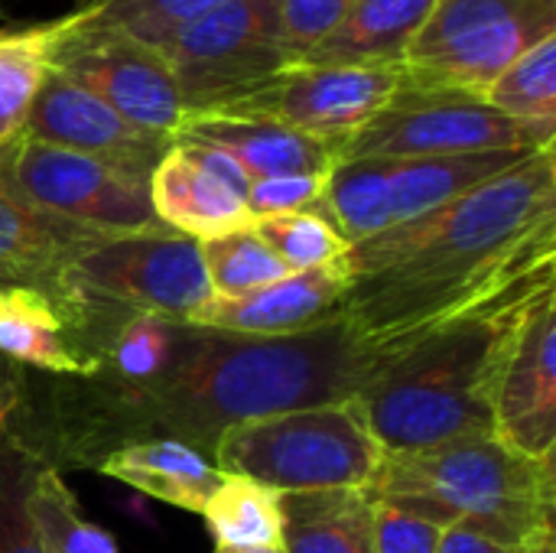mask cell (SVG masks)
<instances>
[{"label": "cell", "instance_id": "cell-1", "mask_svg": "<svg viewBox=\"0 0 556 553\" xmlns=\"http://www.w3.org/2000/svg\"><path fill=\"white\" fill-rule=\"evenodd\" d=\"M345 316L290 336H244L182 323L166 372L147 385L101 375L36 385L23 391L10 437L42 466H98L108 453L176 440L212 460L215 440L251 420L326 407L355 398L381 365Z\"/></svg>", "mask_w": 556, "mask_h": 553}, {"label": "cell", "instance_id": "cell-2", "mask_svg": "<svg viewBox=\"0 0 556 553\" xmlns=\"http://www.w3.org/2000/svg\"><path fill=\"white\" fill-rule=\"evenodd\" d=\"M342 316L381 355L525 284L554 277L556 156L534 150L466 196L345 254Z\"/></svg>", "mask_w": 556, "mask_h": 553}, {"label": "cell", "instance_id": "cell-3", "mask_svg": "<svg viewBox=\"0 0 556 553\" xmlns=\"http://www.w3.org/2000/svg\"><path fill=\"white\" fill-rule=\"evenodd\" d=\"M554 277L466 310L388 352L358 391L384 453H414L492 437V398L525 310Z\"/></svg>", "mask_w": 556, "mask_h": 553}, {"label": "cell", "instance_id": "cell-4", "mask_svg": "<svg viewBox=\"0 0 556 553\" xmlns=\"http://www.w3.org/2000/svg\"><path fill=\"white\" fill-rule=\"evenodd\" d=\"M368 492L440 528H469L515 551L554 531V460H528L498 437L384 453Z\"/></svg>", "mask_w": 556, "mask_h": 553}, {"label": "cell", "instance_id": "cell-5", "mask_svg": "<svg viewBox=\"0 0 556 553\" xmlns=\"http://www.w3.org/2000/svg\"><path fill=\"white\" fill-rule=\"evenodd\" d=\"M384 447L355 398L290 411L225 430L212 447V463L225 476H241L280 495L368 489Z\"/></svg>", "mask_w": 556, "mask_h": 553}, {"label": "cell", "instance_id": "cell-6", "mask_svg": "<svg viewBox=\"0 0 556 553\" xmlns=\"http://www.w3.org/2000/svg\"><path fill=\"white\" fill-rule=\"evenodd\" d=\"M212 300L199 241L169 228L94 238L62 274L49 300L65 319L91 310L104 316L153 313L189 323Z\"/></svg>", "mask_w": 556, "mask_h": 553}, {"label": "cell", "instance_id": "cell-7", "mask_svg": "<svg viewBox=\"0 0 556 553\" xmlns=\"http://www.w3.org/2000/svg\"><path fill=\"white\" fill-rule=\"evenodd\" d=\"M280 10L283 0H225L160 46L186 117L225 111L300 62L287 46Z\"/></svg>", "mask_w": 556, "mask_h": 553}, {"label": "cell", "instance_id": "cell-8", "mask_svg": "<svg viewBox=\"0 0 556 553\" xmlns=\"http://www.w3.org/2000/svg\"><path fill=\"white\" fill-rule=\"evenodd\" d=\"M556 33V0H437L404 55L417 88L482 98L531 46Z\"/></svg>", "mask_w": 556, "mask_h": 553}, {"label": "cell", "instance_id": "cell-9", "mask_svg": "<svg viewBox=\"0 0 556 553\" xmlns=\"http://www.w3.org/2000/svg\"><path fill=\"white\" fill-rule=\"evenodd\" d=\"M556 130L521 124L485 98L404 81L394 101L342 150V160H410L554 147Z\"/></svg>", "mask_w": 556, "mask_h": 553}, {"label": "cell", "instance_id": "cell-10", "mask_svg": "<svg viewBox=\"0 0 556 553\" xmlns=\"http://www.w3.org/2000/svg\"><path fill=\"white\" fill-rule=\"evenodd\" d=\"M65 16L52 68L111 104L134 127L173 140L186 121V104L163 52L121 26L91 20L85 10Z\"/></svg>", "mask_w": 556, "mask_h": 553}, {"label": "cell", "instance_id": "cell-11", "mask_svg": "<svg viewBox=\"0 0 556 553\" xmlns=\"http://www.w3.org/2000/svg\"><path fill=\"white\" fill-rule=\"evenodd\" d=\"M0 176L33 205L98 235H137L163 228L150 183L75 150L20 137L0 153Z\"/></svg>", "mask_w": 556, "mask_h": 553}, {"label": "cell", "instance_id": "cell-12", "mask_svg": "<svg viewBox=\"0 0 556 553\" xmlns=\"http://www.w3.org/2000/svg\"><path fill=\"white\" fill-rule=\"evenodd\" d=\"M404 65H319L296 62L248 98L212 114H244L283 124L345 150L404 88Z\"/></svg>", "mask_w": 556, "mask_h": 553}, {"label": "cell", "instance_id": "cell-13", "mask_svg": "<svg viewBox=\"0 0 556 553\" xmlns=\"http://www.w3.org/2000/svg\"><path fill=\"white\" fill-rule=\"evenodd\" d=\"M492 437L528 460H554L556 447V287L521 316L492 398Z\"/></svg>", "mask_w": 556, "mask_h": 553}, {"label": "cell", "instance_id": "cell-14", "mask_svg": "<svg viewBox=\"0 0 556 553\" xmlns=\"http://www.w3.org/2000/svg\"><path fill=\"white\" fill-rule=\"evenodd\" d=\"M23 137L85 153L91 160H101V163L124 169L147 183H150L156 163L173 147V140L134 127L111 104H104L81 85L68 81L55 68H49V75L33 101Z\"/></svg>", "mask_w": 556, "mask_h": 553}, {"label": "cell", "instance_id": "cell-15", "mask_svg": "<svg viewBox=\"0 0 556 553\" xmlns=\"http://www.w3.org/2000/svg\"><path fill=\"white\" fill-rule=\"evenodd\" d=\"M349 284H352V277H349L345 261L316 267V271H296V274H287L283 280H274L244 297H231V300L212 297L189 319V326L244 332V336L306 332L319 323L342 316Z\"/></svg>", "mask_w": 556, "mask_h": 553}, {"label": "cell", "instance_id": "cell-16", "mask_svg": "<svg viewBox=\"0 0 556 553\" xmlns=\"http://www.w3.org/2000/svg\"><path fill=\"white\" fill-rule=\"evenodd\" d=\"M101 238L23 199L0 176V287H26L55 297L65 267Z\"/></svg>", "mask_w": 556, "mask_h": 553}, {"label": "cell", "instance_id": "cell-17", "mask_svg": "<svg viewBox=\"0 0 556 553\" xmlns=\"http://www.w3.org/2000/svg\"><path fill=\"white\" fill-rule=\"evenodd\" d=\"M176 137H192L228 153L251 179L329 176L342 160L339 147L244 114H189Z\"/></svg>", "mask_w": 556, "mask_h": 553}, {"label": "cell", "instance_id": "cell-18", "mask_svg": "<svg viewBox=\"0 0 556 553\" xmlns=\"http://www.w3.org/2000/svg\"><path fill=\"white\" fill-rule=\"evenodd\" d=\"M150 202L163 228L192 241L222 238L254 228V218L241 196L192 163L176 143L156 163L150 176Z\"/></svg>", "mask_w": 556, "mask_h": 553}, {"label": "cell", "instance_id": "cell-19", "mask_svg": "<svg viewBox=\"0 0 556 553\" xmlns=\"http://www.w3.org/2000/svg\"><path fill=\"white\" fill-rule=\"evenodd\" d=\"M94 473L137 489L140 495L202 515L225 473L199 450L176 440H143L108 453Z\"/></svg>", "mask_w": 556, "mask_h": 553}, {"label": "cell", "instance_id": "cell-20", "mask_svg": "<svg viewBox=\"0 0 556 553\" xmlns=\"http://www.w3.org/2000/svg\"><path fill=\"white\" fill-rule=\"evenodd\" d=\"M544 150V147H541ZM534 150H489V153H456V156H410L384 160L391 222H414L469 189L489 183L492 176L511 169ZM391 225V228H394Z\"/></svg>", "mask_w": 556, "mask_h": 553}, {"label": "cell", "instance_id": "cell-21", "mask_svg": "<svg viewBox=\"0 0 556 553\" xmlns=\"http://www.w3.org/2000/svg\"><path fill=\"white\" fill-rule=\"evenodd\" d=\"M437 0H355L342 23L300 62L319 65H404Z\"/></svg>", "mask_w": 556, "mask_h": 553}, {"label": "cell", "instance_id": "cell-22", "mask_svg": "<svg viewBox=\"0 0 556 553\" xmlns=\"http://www.w3.org/2000/svg\"><path fill=\"white\" fill-rule=\"evenodd\" d=\"M375 495L368 489L280 495L283 553H378Z\"/></svg>", "mask_w": 556, "mask_h": 553}, {"label": "cell", "instance_id": "cell-23", "mask_svg": "<svg viewBox=\"0 0 556 553\" xmlns=\"http://www.w3.org/2000/svg\"><path fill=\"white\" fill-rule=\"evenodd\" d=\"M0 355L42 375L85 378L55 306L26 287H0Z\"/></svg>", "mask_w": 556, "mask_h": 553}, {"label": "cell", "instance_id": "cell-24", "mask_svg": "<svg viewBox=\"0 0 556 553\" xmlns=\"http://www.w3.org/2000/svg\"><path fill=\"white\" fill-rule=\"evenodd\" d=\"M65 23L68 16H59L39 26L0 33V153L26 134L33 101L52 68V49Z\"/></svg>", "mask_w": 556, "mask_h": 553}, {"label": "cell", "instance_id": "cell-25", "mask_svg": "<svg viewBox=\"0 0 556 553\" xmlns=\"http://www.w3.org/2000/svg\"><path fill=\"white\" fill-rule=\"evenodd\" d=\"M215 548L264 551L280 548V492L241 476H225L202 508Z\"/></svg>", "mask_w": 556, "mask_h": 553}, {"label": "cell", "instance_id": "cell-26", "mask_svg": "<svg viewBox=\"0 0 556 553\" xmlns=\"http://www.w3.org/2000/svg\"><path fill=\"white\" fill-rule=\"evenodd\" d=\"M319 212L349 241V248L388 231L394 222L384 160H339L326 179Z\"/></svg>", "mask_w": 556, "mask_h": 553}, {"label": "cell", "instance_id": "cell-27", "mask_svg": "<svg viewBox=\"0 0 556 553\" xmlns=\"http://www.w3.org/2000/svg\"><path fill=\"white\" fill-rule=\"evenodd\" d=\"M179 336H182V323L176 319L153 316V313H130L104 339L91 375L121 385H147L166 372V365L176 355Z\"/></svg>", "mask_w": 556, "mask_h": 553}, {"label": "cell", "instance_id": "cell-28", "mask_svg": "<svg viewBox=\"0 0 556 553\" xmlns=\"http://www.w3.org/2000/svg\"><path fill=\"white\" fill-rule=\"evenodd\" d=\"M26 515L46 553H121L104 528L81 515L62 473L49 466H39L29 482Z\"/></svg>", "mask_w": 556, "mask_h": 553}, {"label": "cell", "instance_id": "cell-29", "mask_svg": "<svg viewBox=\"0 0 556 553\" xmlns=\"http://www.w3.org/2000/svg\"><path fill=\"white\" fill-rule=\"evenodd\" d=\"M482 98L521 124L556 130V33L518 55Z\"/></svg>", "mask_w": 556, "mask_h": 553}, {"label": "cell", "instance_id": "cell-30", "mask_svg": "<svg viewBox=\"0 0 556 553\" xmlns=\"http://www.w3.org/2000/svg\"><path fill=\"white\" fill-rule=\"evenodd\" d=\"M199 254H202V264H205L212 297H222V300L244 297L251 290H261V287H267L274 280H283L287 274H293L257 238L254 228L199 241Z\"/></svg>", "mask_w": 556, "mask_h": 553}, {"label": "cell", "instance_id": "cell-31", "mask_svg": "<svg viewBox=\"0 0 556 553\" xmlns=\"http://www.w3.org/2000/svg\"><path fill=\"white\" fill-rule=\"evenodd\" d=\"M254 231L293 274L339 264L349 254V241L332 228V222L319 209L261 218L254 222Z\"/></svg>", "mask_w": 556, "mask_h": 553}, {"label": "cell", "instance_id": "cell-32", "mask_svg": "<svg viewBox=\"0 0 556 553\" xmlns=\"http://www.w3.org/2000/svg\"><path fill=\"white\" fill-rule=\"evenodd\" d=\"M42 463L10 433L0 440V553H46L26 515V492Z\"/></svg>", "mask_w": 556, "mask_h": 553}, {"label": "cell", "instance_id": "cell-33", "mask_svg": "<svg viewBox=\"0 0 556 553\" xmlns=\"http://www.w3.org/2000/svg\"><path fill=\"white\" fill-rule=\"evenodd\" d=\"M218 3L225 0H101L94 7H78V10H85L98 23L121 26L140 42L160 49L179 26L208 13Z\"/></svg>", "mask_w": 556, "mask_h": 553}, {"label": "cell", "instance_id": "cell-34", "mask_svg": "<svg viewBox=\"0 0 556 553\" xmlns=\"http://www.w3.org/2000/svg\"><path fill=\"white\" fill-rule=\"evenodd\" d=\"M329 176H270V179H251L248 189V212L254 222L290 215V212H309L319 209Z\"/></svg>", "mask_w": 556, "mask_h": 553}, {"label": "cell", "instance_id": "cell-35", "mask_svg": "<svg viewBox=\"0 0 556 553\" xmlns=\"http://www.w3.org/2000/svg\"><path fill=\"white\" fill-rule=\"evenodd\" d=\"M378 502V499H375ZM443 528L407 508L378 502L375 508V544L378 553H437Z\"/></svg>", "mask_w": 556, "mask_h": 553}, {"label": "cell", "instance_id": "cell-36", "mask_svg": "<svg viewBox=\"0 0 556 553\" xmlns=\"http://www.w3.org/2000/svg\"><path fill=\"white\" fill-rule=\"evenodd\" d=\"M352 3L355 0H283V36L296 59H303L316 42H323L342 23Z\"/></svg>", "mask_w": 556, "mask_h": 553}, {"label": "cell", "instance_id": "cell-37", "mask_svg": "<svg viewBox=\"0 0 556 553\" xmlns=\"http://www.w3.org/2000/svg\"><path fill=\"white\" fill-rule=\"evenodd\" d=\"M23 391H26V368L0 355V440L13 427V417L23 404Z\"/></svg>", "mask_w": 556, "mask_h": 553}, {"label": "cell", "instance_id": "cell-38", "mask_svg": "<svg viewBox=\"0 0 556 553\" xmlns=\"http://www.w3.org/2000/svg\"><path fill=\"white\" fill-rule=\"evenodd\" d=\"M437 553H528L515 551V548H505L485 535H476L469 528H443V538H440V548Z\"/></svg>", "mask_w": 556, "mask_h": 553}, {"label": "cell", "instance_id": "cell-39", "mask_svg": "<svg viewBox=\"0 0 556 553\" xmlns=\"http://www.w3.org/2000/svg\"><path fill=\"white\" fill-rule=\"evenodd\" d=\"M528 553H556V535H554V531H551V535H544V538H541L538 544H531V548H528Z\"/></svg>", "mask_w": 556, "mask_h": 553}, {"label": "cell", "instance_id": "cell-40", "mask_svg": "<svg viewBox=\"0 0 556 553\" xmlns=\"http://www.w3.org/2000/svg\"><path fill=\"white\" fill-rule=\"evenodd\" d=\"M212 553H283V548H264V551H228V548H215Z\"/></svg>", "mask_w": 556, "mask_h": 553}, {"label": "cell", "instance_id": "cell-41", "mask_svg": "<svg viewBox=\"0 0 556 553\" xmlns=\"http://www.w3.org/2000/svg\"><path fill=\"white\" fill-rule=\"evenodd\" d=\"M78 7H94V3H101V0H75Z\"/></svg>", "mask_w": 556, "mask_h": 553}]
</instances>
